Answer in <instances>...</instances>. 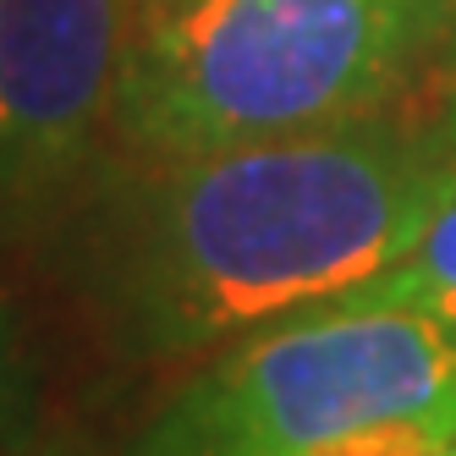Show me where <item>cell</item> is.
<instances>
[{
    "label": "cell",
    "mask_w": 456,
    "mask_h": 456,
    "mask_svg": "<svg viewBox=\"0 0 456 456\" xmlns=\"http://www.w3.org/2000/svg\"><path fill=\"white\" fill-rule=\"evenodd\" d=\"M143 0H0V187H45L116 126Z\"/></svg>",
    "instance_id": "4"
},
{
    "label": "cell",
    "mask_w": 456,
    "mask_h": 456,
    "mask_svg": "<svg viewBox=\"0 0 456 456\" xmlns=\"http://www.w3.org/2000/svg\"><path fill=\"white\" fill-rule=\"evenodd\" d=\"M159 6H176V0H143V12H159Z\"/></svg>",
    "instance_id": "7"
},
{
    "label": "cell",
    "mask_w": 456,
    "mask_h": 456,
    "mask_svg": "<svg viewBox=\"0 0 456 456\" xmlns=\"http://www.w3.org/2000/svg\"><path fill=\"white\" fill-rule=\"evenodd\" d=\"M116 248V308L154 357L242 341L402 265L456 143L346 121L159 159Z\"/></svg>",
    "instance_id": "1"
},
{
    "label": "cell",
    "mask_w": 456,
    "mask_h": 456,
    "mask_svg": "<svg viewBox=\"0 0 456 456\" xmlns=\"http://www.w3.org/2000/svg\"><path fill=\"white\" fill-rule=\"evenodd\" d=\"M336 303H407V308L456 314V176L435 199V209L402 265H390L385 275H374L369 286L346 291Z\"/></svg>",
    "instance_id": "5"
},
{
    "label": "cell",
    "mask_w": 456,
    "mask_h": 456,
    "mask_svg": "<svg viewBox=\"0 0 456 456\" xmlns=\"http://www.w3.org/2000/svg\"><path fill=\"white\" fill-rule=\"evenodd\" d=\"M402 423H456V314L324 303L225 346L138 456H308Z\"/></svg>",
    "instance_id": "3"
},
{
    "label": "cell",
    "mask_w": 456,
    "mask_h": 456,
    "mask_svg": "<svg viewBox=\"0 0 456 456\" xmlns=\"http://www.w3.org/2000/svg\"><path fill=\"white\" fill-rule=\"evenodd\" d=\"M445 67H451V83H456V0H451V22H445Z\"/></svg>",
    "instance_id": "6"
},
{
    "label": "cell",
    "mask_w": 456,
    "mask_h": 456,
    "mask_svg": "<svg viewBox=\"0 0 456 456\" xmlns=\"http://www.w3.org/2000/svg\"><path fill=\"white\" fill-rule=\"evenodd\" d=\"M451 456H456V451H451Z\"/></svg>",
    "instance_id": "8"
},
{
    "label": "cell",
    "mask_w": 456,
    "mask_h": 456,
    "mask_svg": "<svg viewBox=\"0 0 456 456\" xmlns=\"http://www.w3.org/2000/svg\"><path fill=\"white\" fill-rule=\"evenodd\" d=\"M445 22L451 0H176L138 17L116 133L187 159L363 121Z\"/></svg>",
    "instance_id": "2"
}]
</instances>
